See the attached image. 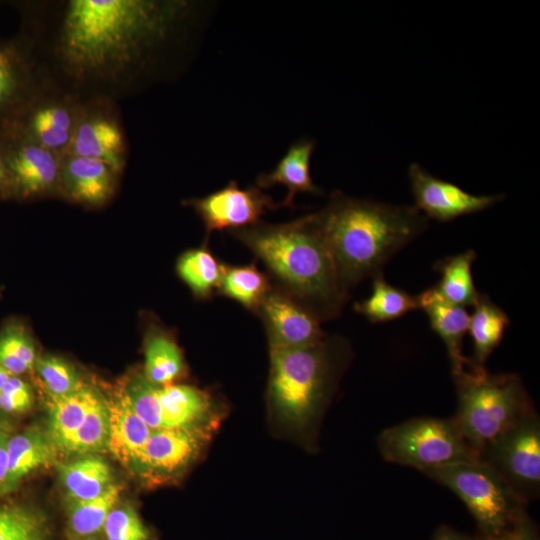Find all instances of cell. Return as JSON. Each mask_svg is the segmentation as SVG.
<instances>
[{"instance_id":"6da1fadb","label":"cell","mask_w":540,"mask_h":540,"mask_svg":"<svg viewBox=\"0 0 540 540\" xmlns=\"http://www.w3.org/2000/svg\"><path fill=\"white\" fill-rule=\"evenodd\" d=\"M187 5L148 0H71L63 5L52 53L77 89H125L168 39Z\"/></svg>"},{"instance_id":"7a4b0ae2","label":"cell","mask_w":540,"mask_h":540,"mask_svg":"<svg viewBox=\"0 0 540 540\" xmlns=\"http://www.w3.org/2000/svg\"><path fill=\"white\" fill-rule=\"evenodd\" d=\"M229 234L264 264L273 285L321 322L340 314L348 296L340 287L318 212L280 224L260 221Z\"/></svg>"},{"instance_id":"3957f363","label":"cell","mask_w":540,"mask_h":540,"mask_svg":"<svg viewBox=\"0 0 540 540\" xmlns=\"http://www.w3.org/2000/svg\"><path fill=\"white\" fill-rule=\"evenodd\" d=\"M323 232L345 295L361 280L375 276L403 246L427 227L414 206L356 199L335 191L318 211Z\"/></svg>"},{"instance_id":"277c9868","label":"cell","mask_w":540,"mask_h":540,"mask_svg":"<svg viewBox=\"0 0 540 540\" xmlns=\"http://www.w3.org/2000/svg\"><path fill=\"white\" fill-rule=\"evenodd\" d=\"M268 396L288 423L304 428L323 410L348 359L347 342L338 336L309 346L269 348Z\"/></svg>"},{"instance_id":"5b68a950","label":"cell","mask_w":540,"mask_h":540,"mask_svg":"<svg viewBox=\"0 0 540 540\" xmlns=\"http://www.w3.org/2000/svg\"><path fill=\"white\" fill-rule=\"evenodd\" d=\"M454 381L457 411L453 418L478 455L488 442L535 410L516 374L493 375L472 362Z\"/></svg>"},{"instance_id":"8992f818","label":"cell","mask_w":540,"mask_h":540,"mask_svg":"<svg viewBox=\"0 0 540 540\" xmlns=\"http://www.w3.org/2000/svg\"><path fill=\"white\" fill-rule=\"evenodd\" d=\"M453 491L474 517L479 535H494L527 513L525 502L507 481L481 460L422 471Z\"/></svg>"},{"instance_id":"52a82bcc","label":"cell","mask_w":540,"mask_h":540,"mask_svg":"<svg viewBox=\"0 0 540 540\" xmlns=\"http://www.w3.org/2000/svg\"><path fill=\"white\" fill-rule=\"evenodd\" d=\"M384 460L419 471L480 460L455 419L417 417L384 429L377 439Z\"/></svg>"},{"instance_id":"ba28073f","label":"cell","mask_w":540,"mask_h":540,"mask_svg":"<svg viewBox=\"0 0 540 540\" xmlns=\"http://www.w3.org/2000/svg\"><path fill=\"white\" fill-rule=\"evenodd\" d=\"M479 459L492 466L527 503L540 491V418L528 413L480 451Z\"/></svg>"},{"instance_id":"9c48e42d","label":"cell","mask_w":540,"mask_h":540,"mask_svg":"<svg viewBox=\"0 0 540 540\" xmlns=\"http://www.w3.org/2000/svg\"><path fill=\"white\" fill-rule=\"evenodd\" d=\"M188 204L199 215L208 234L255 225L268 211L281 206L257 186L241 188L235 180L202 198L189 200Z\"/></svg>"},{"instance_id":"30bf717a","label":"cell","mask_w":540,"mask_h":540,"mask_svg":"<svg viewBox=\"0 0 540 540\" xmlns=\"http://www.w3.org/2000/svg\"><path fill=\"white\" fill-rule=\"evenodd\" d=\"M80 109L68 97L44 99L37 94L2 130L63 156L69 148Z\"/></svg>"},{"instance_id":"8fae6325","label":"cell","mask_w":540,"mask_h":540,"mask_svg":"<svg viewBox=\"0 0 540 540\" xmlns=\"http://www.w3.org/2000/svg\"><path fill=\"white\" fill-rule=\"evenodd\" d=\"M255 314L264 324L269 348L305 347L327 336L312 311L273 284Z\"/></svg>"},{"instance_id":"7c38bea8","label":"cell","mask_w":540,"mask_h":540,"mask_svg":"<svg viewBox=\"0 0 540 540\" xmlns=\"http://www.w3.org/2000/svg\"><path fill=\"white\" fill-rule=\"evenodd\" d=\"M12 192L27 198L59 184L60 155L8 130L0 131Z\"/></svg>"},{"instance_id":"4fadbf2b","label":"cell","mask_w":540,"mask_h":540,"mask_svg":"<svg viewBox=\"0 0 540 540\" xmlns=\"http://www.w3.org/2000/svg\"><path fill=\"white\" fill-rule=\"evenodd\" d=\"M408 177L414 207L428 219L440 222L485 210L504 198L503 194H470L453 183L434 177L418 163L410 165Z\"/></svg>"},{"instance_id":"5bb4252c","label":"cell","mask_w":540,"mask_h":540,"mask_svg":"<svg viewBox=\"0 0 540 540\" xmlns=\"http://www.w3.org/2000/svg\"><path fill=\"white\" fill-rule=\"evenodd\" d=\"M66 154L99 160L120 172L125 140L116 117L103 108L81 107Z\"/></svg>"},{"instance_id":"9a60e30c","label":"cell","mask_w":540,"mask_h":540,"mask_svg":"<svg viewBox=\"0 0 540 540\" xmlns=\"http://www.w3.org/2000/svg\"><path fill=\"white\" fill-rule=\"evenodd\" d=\"M37 94L27 50L19 42L0 40V131Z\"/></svg>"},{"instance_id":"2e32d148","label":"cell","mask_w":540,"mask_h":540,"mask_svg":"<svg viewBox=\"0 0 540 540\" xmlns=\"http://www.w3.org/2000/svg\"><path fill=\"white\" fill-rule=\"evenodd\" d=\"M205 430L159 429L149 436L138 466L159 476H172L184 470L198 455Z\"/></svg>"},{"instance_id":"e0dca14e","label":"cell","mask_w":540,"mask_h":540,"mask_svg":"<svg viewBox=\"0 0 540 540\" xmlns=\"http://www.w3.org/2000/svg\"><path fill=\"white\" fill-rule=\"evenodd\" d=\"M419 309L428 316L431 329L446 346L452 375L457 376L472 364L462 353L463 337L468 332L469 318L465 307L443 299L434 287L417 295Z\"/></svg>"},{"instance_id":"ac0fdd59","label":"cell","mask_w":540,"mask_h":540,"mask_svg":"<svg viewBox=\"0 0 540 540\" xmlns=\"http://www.w3.org/2000/svg\"><path fill=\"white\" fill-rule=\"evenodd\" d=\"M116 174L102 161L65 154L61 157L59 184L73 201L101 205L113 194Z\"/></svg>"},{"instance_id":"d6986e66","label":"cell","mask_w":540,"mask_h":540,"mask_svg":"<svg viewBox=\"0 0 540 540\" xmlns=\"http://www.w3.org/2000/svg\"><path fill=\"white\" fill-rule=\"evenodd\" d=\"M109 435L107 448L125 465H138L152 430L133 409L125 391L117 393L109 403Z\"/></svg>"},{"instance_id":"ffe728a7","label":"cell","mask_w":540,"mask_h":540,"mask_svg":"<svg viewBox=\"0 0 540 540\" xmlns=\"http://www.w3.org/2000/svg\"><path fill=\"white\" fill-rule=\"evenodd\" d=\"M314 140L301 139L293 143L276 167L269 173H260L256 178L257 187L267 189L275 185H284L288 189L283 207H293L297 193L322 194L310 175V160L315 149Z\"/></svg>"},{"instance_id":"44dd1931","label":"cell","mask_w":540,"mask_h":540,"mask_svg":"<svg viewBox=\"0 0 540 540\" xmlns=\"http://www.w3.org/2000/svg\"><path fill=\"white\" fill-rule=\"evenodd\" d=\"M167 429H201L213 408L210 395L185 384L157 386Z\"/></svg>"},{"instance_id":"7402d4cb","label":"cell","mask_w":540,"mask_h":540,"mask_svg":"<svg viewBox=\"0 0 540 540\" xmlns=\"http://www.w3.org/2000/svg\"><path fill=\"white\" fill-rule=\"evenodd\" d=\"M56 449L50 437L37 430H27L9 439L4 487L11 489L33 470L55 463Z\"/></svg>"},{"instance_id":"603a6c76","label":"cell","mask_w":540,"mask_h":540,"mask_svg":"<svg viewBox=\"0 0 540 540\" xmlns=\"http://www.w3.org/2000/svg\"><path fill=\"white\" fill-rule=\"evenodd\" d=\"M98 397L97 393L85 384L66 395H49V437L57 449L63 450Z\"/></svg>"},{"instance_id":"cb8c5ba5","label":"cell","mask_w":540,"mask_h":540,"mask_svg":"<svg viewBox=\"0 0 540 540\" xmlns=\"http://www.w3.org/2000/svg\"><path fill=\"white\" fill-rule=\"evenodd\" d=\"M469 318L468 331L473 341V357L477 366L484 363L501 342L510 321L506 313L486 294H480Z\"/></svg>"},{"instance_id":"d4e9b609","label":"cell","mask_w":540,"mask_h":540,"mask_svg":"<svg viewBox=\"0 0 540 540\" xmlns=\"http://www.w3.org/2000/svg\"><path fill=\"white\" fill-rule=\"evenodd\" d=\"M182 351L165 331L153 328L145 340L143 376L156 386L173 384L184 372Z\"/></svg>"},{"instance_id":"484cf974","label":"cell","mask_w":540,"mask_h":540,"mask_svg":"<svg viewBox=\"0 0 540 540\" xmlns=\"http://www.w3.org/2000/svg\"><path fill=\"white\" fill-rule=\"evenodd\" d=\"M272 288V281L255 262L247 265L224 264L217 294L230 298L256 313Z\"/></svg>"},{"instance_id":"4316f807","label":"cell","mask_w":540,"mask_h":540,"mask_svg":"<svg viewBox=\"0 0 540 540\" xmlns=\"http://www.w3.org/2000/svg\"><path fill=\"white\" fill-rule=\"evenodd\" d=\"M223 267L224 263L203 245L182 253L176 272L197 299L207 300L217 293Z\"/></svg>"},{"instance_id":"83f0119b","label":"cell","mask_w":540,"mask_h":540,"mask_svg":"<svg viewBox=\"0 0 540 540\" xmlns=\"http://www.w3.org/2000/svg\"><path fill=\"white\" fill-rule=\"evenodd\" d=\"M475 258L476 253L468 250L438 262L436 269L441 278L434 288L443 299L462 307L476 303L480 293L476 290L472 277Z\"/></svg>"},{"instance_id":"f1b7e54d","label":"cell","mask_w":540,"mask_h":540,"mask_svg":"<svg viewBox=\"0 0 540 540\" xmlns=\"http://www.w3.org/2000/svg\"><path fill=\"white\" fill-rule=\"evenodd\" d=\"M59 471L71 502L95 498L111 484L112 471L99 457H85L61 465Z\"/></svg>"},{"instance_id":"f546056e","label":"cell","mask_w":540,"mask_h":540,"mask_svg":"<svg viewBox=\"0 0 540 540\" xmlns=\"http://www.w3.org/2000/svg\"><path fill=\"white\" fill-rule=\"evenodd\" d=\"M419 309L417 297L390 285L381 273L374 276L368 298L354 305V310L373 323L387 322Z\"/></svg>"},{"instance_id":"4dcf8cb0","label":"cell","mask_w":540,"mask_h":540,"mask_svg":"<svg viewBox=\"0 0 540 540\" xmlns=\"http://www.w3.org/2000/svg\"><path fill=\"white\" fill-rule=\"evenodd\" d=\"M123 490L122 485L110 484L95 498L71 502L68 530L75 540H86L103 530L105 520L115 507Z\"/></svg>"},{"instance_id":"1f68e13d","label":"cell","mask_w":540,"mask_h":540,"mask_svg":"<svg viewBox=\"0 0 540 540\" xmlns=\"http://www.w3.org/2000/svg\"><path fill=\"white\" fill-rule=\"evenodd\" d=\"M46 517L20 505L0 506V540H49Z\"/></svg>"},{"instance_id":"d6a6232c","label":"cell","mask_w":540,"mask_h":540,"mask_svg":"<svg viewBox=\"0 0 540 540\" xmlns=\"http://www.w3.org/2000/svg\"><path fill=\"white\" fill-rule=\"evenodd\" d=\"M109 419L107 403L98 397L89 409L79 429L71 436L63 451L91 453L107 447Z\"/></svg>"},{"instance_id":"836d02e7","label":"cell","mask_w":540,"mask_h":540,"mask_svg":"<svg viewBox=\"0 0 540 540\" xmlns=\"http://www.w3.org/2000/svg\"><path fill=\"white\" fill-rule=\"evenodd\" d=\"M36 349L26 329L19 324L7 325L0 333V365L11 375L34 367Z\"/></svg>"},{"instance_id":"e575fe53","label":"cell","mask_w":540,"mask_h":540,"mask_svg":"<svg viewBox=\"0 0 540 540\" xmlns=\"http://www.w3.org/2000/svg\"><path fill=\"white\" fill-rule=\"evenodd\" d=\"M124 391L137 415L153 431L167 429L157 386L142 375L133 376Z\"/></svg>"},{"instance_id":"d590c367","label":"cell","mask_w":540,"mask_h":540,"mask_svg":"<svg viewBox=\"0 0 540 540\" xmlns=\"http://www.w3.org/2000/svg\"><path fill=\"white\" fill-rule=\"evenodd\" d=\"M34 366L49 395H66L84 384L75 368L60 357L48 355L37 358Z\"/></svg>"},{"instance_id":"8d00e7d4","label":"cell","mask_w":540,"mask_h":540,"mask_svg":"<svg viewBox=\"0 0 540 540\" xmlns=\"http://www.w3.org/2000/svg\"><path fill=\"white\" fill-rule=\"evenodd\" d=\"M103 531L107 540H149L150 534L137 512L130 506L113 508Z\"/></svg>"},{"instance_id":"74e56055","label":"cell","mask_w":540,"mask_h":540,"mask_svg":"<svg viewBox=\"0 0 540 540\" xmlns=\"http://www.w3.org/2000/svg\"><path fill=\"white\" fill-rule=\"evenodd\" d=\"M33 402L30 386L12 376L0 391V408L6 412H24Z\"/></svg>"},{"instance_id":"f35d334b","label":"cell","mask_w":540,"mask_h":540,"mask_svg":"<svg viewBox=\"0 0 540 540\" xmlns=\"http://www.w3.org/2000/svg\"><path fill=\"white\" fill-rule=\"evenodd\" d=\"M475 540H540L539 531L528 512L511 526L494 535H479Z\"/></svg>"},{"instance_id":"ab89813d","label":"cell","mask_w":540,"mask_h":540,"mask_svg":"<svg viewBox=\"0 0 540 540\" xmlns=\"http://www.w3.org/2000/svg\"><path fill=\"white\" fill-rule=\"evenodd\" d=\"M431 540H475V537L461 533L451 526L441 525L436 529Z\"/></svg>"},{"instance_id":"60d3db41","label":"cell","mask_w":540,"mask_h":540,"mask_svg":"<svg viewBox=\"0 0 540 540\" xmlns=\"http://www.w3.org/2000/svg\"><path fill=\"white\" fill-rule=\"evenodd\" d=\"M8 471V440L0 434V484L5 482Z\"/></svg>"},{"instance_id":"b9f144b4","label":"cell","mask_w":540,"mask_h":540,"mask_svg":"<svg viewBox=\"0 0 540 540\" xmlns=\"http://www.w3.org/2000/svg\"><path fill=\"white\" fill-rule=\"evenodd\" d=\"M12 376L13 375L0 365V391Z\"/></svg>"},{"instance_id":"7bdbcfd3","label":"cell","mask_w":540,"mask_h":540,"mask_svg":"<svg viewBox=\"0 0 540 540\" xmlns=\"http://www.w3.org/2000/svg\"><path fill=\"white\" fill-rule=\"evenodd\" d=\"M86 540H96V539H93V538H88V539H86Z\"/></svg>"}]
</instances>
